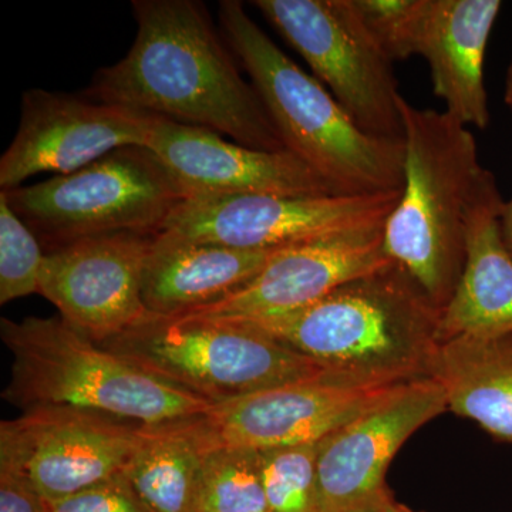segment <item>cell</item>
Instances as JSON below:
<instances>
[{
  "instance_id": "obj_26",
  "label": "cell",
  "mask_w": 512,
  "mask_h": 512,
  "mask_svg": "<svg viewBox=\"0 0 512 512\" xmlns=\"http://www.w3.org/2000/svg\"><path fill=\"white\" fill-rule=\"evenodd\" d=\"M47 512H150L124 473L60 500L46 501Z\"/></svg>"
},
{
  "instance_id": "obj_23",
  "label": "cell",
  "mask_w": 512,
  "mask_h": 512,
  "mask_svg": "<svg viewBox=\"0 0 512 512\" xmlns=\"http://www.w3.org/2000/svg\"><path fill=\"white\" fill-rule=\"evenodd\" d=\"M319 443L261 451L268 512H319Z\"/></svg>"
},
{
  "instance_id": "obj_22",
  "label": "cell",
  "mask_w": 512,
  "mask_h": 512,
  "mask_svg": "<svg viewBox=\"0 0 512 512\" xmlns=\"http://www.w3.org/2000/svg\"><path fill=\"white\" fill-rule=\"evenodd\" d=\"M197 512H268L261 451L212 447L202 468Z\"/></svg>"
},
{
  "instance_id": "obj_6",
  "label": "cell",
  "mask_w": 512,
  "mask_h": 512,
  "mask_svg": "<svg viewBox=\"0 0 512 512\" xmlns=\"http://www.w3.org/2000/svg\"><path fill=\"white\" fill-rule=\"evenodd\" d=\"M100 346L211 404L333 376L284 343L232 320L147 312Z\"/></svg>"
},
{
  "instance_id": "obj_24",
  "label": "cell",
  "mask_w": 512,
  "mask_h": 512,
  "mask_svg": "<svg viewBox=\"0 0 512 512\" xmlns=\"http://www.w3.org/2000/svg\"><path fill=\"white\" fill-rule=\"evenodd\" d=\"M45 254L32 229L0 192V303L39 293Z\"/></svg>"
},
{
  "instance_id": "obj_5",
  "label": "cell",
  "mask_w": 512,
  "mask_h": 512,
  "mask_svg": "<svg viewBox=\"0 0 512 512\" xmlns=\"http://www.w3.org/2000/svg\"><path fill=\"white\" fill-rule=\"evenodd\" d=\"M0 335L13 356L3 397L20 409L73 407L143 427L210 412L208 400L101 348L62 318H2Z\"/></svg>"
},
{
  "instance_id": "obj_9",
  "label": "cell",
  "mask_w": 512,
  "mask_h": 512,
  "mask_svg": "<svg viewBox=\"0 0 512 512\" xmlns=\"http://www.w3.org/2000/svg\"><path fill=\"white\" fill-rule=\"evenodd\" d=\"M402 191L284 197L198 195L181 202L160 232L238 249H279L386 224Z\"/></svg>"
},
{
  "instance_id": "obj_7",
  "label": "cell",
  "mask_w": 512,
  "mask_h": 512,
  "mask_svg": "<svg viewBox=\"0 0 512 512\" xmlns=\"http://www.w3.org/2000/svg\"><path fill=\"white\" fill-rule=\"evenodd\" d=\"M46 252L111 232L158 234L187 198L147 147H123L72 174L0 191Z\"/></svg>"
},
{
  "instance_id": "obj_12",
  "label": "cell",
  "mask_w": 512,
  "mask_h": 512,
  "mask_svg": "<svg viewBox=\"0 0 512 512\" xmlns=\"http://www.w3.org/2000/svg\"><path fill=\"white\" fill-rule=\"evenodd\" d=\"M153 114L74 94L23 93L16 136L0 158V191L42 173L72 174L117 148L147 147Z\"/></svg>"
},
{
  "instance_id": "obj_25",
  "label": "cell",
  "mask_w": 512,
  "mask_h": 512,
  "mask_svg": "<svg viewBox=\"0 0 512 512\" xmlns=\"http://www.w3.org/2000/svg\"><path fill=\"white\" fill-rule=\"evenodd\" d=\"M366 29L392 62L416 56L426 0H352Z\"/></svg>"
},
{
  "instance_id": "obj_11",
  "label": "cell",
  "mask_w": 512,
  "mask_h": 512,
  "mask_svg": "<svg viewBox=\"0 0 512 512\" xmlns=\"http://www.w3.org/2000/svg\"><path fill=\"white\" fill-rule=\"evenodd\" d=\"M447 412L443 387L430 377L403 383L369 410L319 441V512H372L394 498L386 473L420 427Z\"/></svg>"
},
{
  "instance_id": "obj_17",
  "label": "cell",
  "mask_w": 512,
  "mask_h": 512,
  "mask_svg": "<svg viewBox=\"0 0 512 512\" xmlns=\"http://www.w3.org/2000/svg\"><path fill=\"white\" fill-rule=\"evenodd\" d=\"M501 9L500 0H426L417 36L416 56L429 64L444 111L478 130L491 120L484 66Z\"/></svg>"
},
{
  "instance_id": "obj_4",
  "label": "cell",
  "mask_w": 512,
  "mask_h": 512,
  "mask_svg": "<svg viewBox=\"0 0 512 512\" xmlns=\"http://www.w3.org/2000/svg\"><path fill=\"white\" fill-rule=\"evenodd\" d=\"M218 18L286 150L340 195L403 190V141L365 133L318 79L269 39L244 3L222 0Z\"/></svg>"
},
{
  "instance_id": "obj_20",
  "label": "cell",
  "mask_w": 512,
  "mask_h": 512,
  "mask_svg": "<svg viewBox=\"0 0 512 512\" xmlns=\"http://www.w3.org/2000/svg\"><path fill=\"white\" fill-rule=\"evenodd\" d=\"M429 377L443 387L447 410L512 444V333L443 340Z\"/></svg>"
},
{
  "instance_id": "obj_27",
  "label": "cell",
  "mask_w": 512,
  "mask_h": 512,
  "mask_svg": "<svg viewBox=\"0 0 512 512\" xmlns=\"http://www.w3.org/2000/svg\"><path fill=\"white\" fill-rule=\"evenodd\" d=\"M0 512H47L46 500L25 477L0 470Z\"/></svg>"
},
{
  "instance_id": "obj_15",
  "label": "cell",
  "mask_w": 512,
  "mask_h": 512,
  "mask_svg": "<svg viewBox=\"0 0 512 512\" xmlns=\"http://www.w3.org/2000/svg\"><path fill=\"white\" fill-rule=\"evenodd\" d=\"M148 150L170 170L187 198L198 195H340L291 151L231 143L208 128L153 114ZM185 198V200H187Z\"/></svg>"
},
{
  "instance_id": "obj_21",
  "label": "cell",
  "mask_w": 512,
  "mask_h": 512,
  "mask_svg": "<svg viewBox=\"0 0 512 512\" xmlns=\"http://www.w3.org/2000/svg\"><path fill=\"white\" fill-rule=\"evenodd\" d=\"M212 447L202 416L144 427L123 473L150 512H197L202 468Z\"/></svg>"
},
{
  "instance_id": "obj_3",
  "label": "cell",
  "mask_w": 512,
  "mask_h": 512,
  "mask_svg": "<svg viewBox=\"0 0 512 512\" xmlns=\"http://www.w3.org/2000/svg\"><path fill=\"white\" fill-rule=\"evenodd\" d=\"M402 197L384 224V249L434 305L450 301L466 262L467 231L481 202L498 190L470 127L446 111L400 99Z\"/></svg>"
},
{
  "instance_id": "obj_29",
  "label": "cell",
  "mask_w": 512,
  "mask_h": 512,
  "mask_svg": "<svg viewBox=\"0 0 512 512\" xmlns=\"http://www.w3.org/2000/svg\"><path fill=\"white\" fill-rule=\"evenodd\" d=\"M372 512H417L410 510L409 507H406V505L397 503L396 500L389 501V503H386L382 505V507L377 508V510Z\"/></svg>"
},
{
  "instance_id": "obj_30",
  "label": "cell",
  "mask_w": 512,
  "mask_h": 512,
  "mask_svg": "<svg viewBox=\"0 0 512 512\" xmlns=\"http://www.w3.org/2000/svg\"><path fill=\"white\" fill-rule=\"evenodd\" d=\"M505 103L512 110V57L511 62L508 64L507 77H505Z\"/></svg>"
},
{
  "instance_id": "obj_1",
  "label": "cell",
  "mask_w": 512,
  "mask_h": 512,
  "mask_svg": "<svg viewBox=\"0 0 512 512\" xmlns=\"http://www.w3.org/2000/svg\"><path fill=\"white\" fill-rule=\"evenodd\" d=\"M131 8L133 46L120 62L94 74L84 97L208 128L255 150H286L204 3L133 0Z\"/></svg>"
},
{
  "instance_id": "obj_18",
  "label": "cell",
  "mask_w": 512,
  "mask_h": 512,
  "mask_svg": "<svg viewBox=\"0 0 512 512\" xmlns=\"http://www.w3.org/2000/svg\"><path fill=\"white\" fill-rule=\"evenodd\" d=\"M276 251L231 248L158 232L144 269V306L148 313L163 316L201 311L248 285Z\"/></svg>"
},
{
  "instance_id": "obj_28",
  "label": "cell",
  "mask_w": 512,
  "mask_h": 512,
  "mask_svg": "<svg viewBox=\"0 0 512 512\" xmlns=\"http://www.w3.org/2000/svg\"><path fill=\"white\" fill-rule=\"evenodd\" d=\"M512 113V110H511ZM500 228L505 247L512 256V197L510 201H504L500 212Z\"/></svg>"
},
{
  "instance_id": "obj_8",
  "label": "cell",
  "mask_w": 512,
  "mask_h": 512,
  "mask_svg": "<svg viewBox=\"0 0 512 512\" xmlns=\"http://www.w3.org/2000/svg\"><path fill=\"white\" fill-rule=\"evenodd\" d=\"M266 22L305 59L320 83L369 136L403 141L393 62L352 0H254Z\"/></svg>"
},
{
  "instance_id": "obj_14",
  "label": "cell",
  "mask_w": 512,
  "mask_h": 512,
  "mask_svg": "<svg viewBox=\"0 0 512 512\" xmlns=\"http://www.w3.org/2000/svg\"><path fill=\"white\" fill-rule=\"evenodd\" d=\"M397 386L323 376L212 404L202 420L214 447L266 451L303 446L319 443Z\"/></svg>"
},
{
  "instance_id": "obj_13",
  "label": "cell",
  "mask_w": 512,
  "mask_h": 512,
  "mask_svg": "<svg viewBox=\"0 0 512 512\" xmlns=\"http://www.w3.org/2000/svg\"><path fill=\"white\" fill-rule=\"evenodd\" d=\"M157 234L111 232L45 252L39 293L92 342H106L143 318V278Z\"/></svg>"
},
{
  "instance_id": "obj_16",
  "label": "cell",
  "mask_w": 512,
  "mask_h": 512,
  "mask_svg": "<svg viewBox=\"0 0 512 512\" xmlns=\"http://www.w3.org/2000/svg\"><path fill=\"white\" fill-rule=\"evenodd\" d=\"M392 262L384 249V225L311 239L278 249L248 285L224 301L181 316L234 320L298 311Z\"/></svg>"
},
{
  "instance_id": "obj_19",
  "label": "cell",
  "mask_w": 512,
  "mask_h": 512,
  "mask_svg": "<svg viewBox=\"0 0 512 512\" xmlns=\"http://www.w3.org/2000/svg\"><path fill=\"white\" fill-rule=\"evenodd\" d=\"M503 202L494 192L471 217L463 274L440 313V342L512 333V256L501 235Z\"/></svg>"
},
{
  "instance_id": "obj_2",
  "label": "cell",
  "mask_w": 512,
  "mask_h": 512,
  "mask_svg": "<svg viewBox=\"0 0 512 512\" xmlns=\"http://www.w3.org/2000/svg\"><path fill=\"white\" fill-rule=\"evenodd\" d=\"M440 313L392 262L298 311L232 322L271 336L339 379L392 386L429 377Z\"/></svg>"
},
{
  "instance_id": "obj_10",
  "label": "cell",
  "mask_w": 512,
  "mask_h": 512,
  "mask_svg": "<svg viewBox=\"0 0 512 512\" xmlns=\"http://www.w3.org/2000/svg\"><path fill=\"white\" fill-rule=\"evenodd\" d=\"M143 426L73 407L25 410L0 424V470L60 500L119 476L143 439Z\"/></svg>"
}]
</instances>
